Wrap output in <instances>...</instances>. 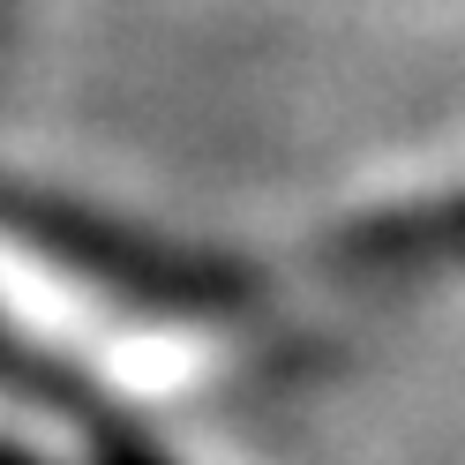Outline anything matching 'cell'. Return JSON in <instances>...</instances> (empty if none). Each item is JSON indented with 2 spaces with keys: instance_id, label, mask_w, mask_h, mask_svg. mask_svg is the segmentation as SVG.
Wrapping results in <instances>:
<instances>
[{
  "instance_id": "cell-1",
  "label": "cell",
  "mask_w": 465,
  "mask_h": 465,
  "mask_svg": "<svg viewBox=\"0 0 465 465\" xmlns=\"http://www.w3.org/2000/svg\"><path fill=\"white\" fill-rule=\"evenodd\" d=\"M263 345V293L248 278L0 188V361L105 413H165L241 383Z\"/></svg>"
},
{
  "instance_id": "cell-2",
  "label": "cell",
  "mask_w": 465,
  "mask_h": 465,
  "mask_svg": "<svg viewBox=\"0 0 465 465\" xmlns=\"http://www.w3.org/2000/svg\"><path fill=\"white\" fill-rule=\"evenodd\" d=\"M338 255L361 271H443L465 263V165L435 173V181L383 195L375 211L338 225Z\"/></svg>"
},
{
  "instance_id": "cell-3",
  "label": "cell",
  "mask_w": 465,
  "mask_h": 465,
  "mask_svg": "<svg viewBox=\"0 0 465 465\" xmlns=\"http://www.w3.org/2000/svg\"><path fill=\"white\" fill-rule=\"evenodd\" d=\"M0 465H53V458L31 450V443H15V435H0Z\"/></svg>"
},
{
  "instance_id": "cell-4",
  "label": "cell",
  "mask_w": 465,
  "mask_h": 465,
  "mask_svg": "<svg viewBox=\"0 0 465 465\" xmlns=\"http://www.w3.org/2000/svg\"><path fill=\"white\" fill-rule=\"evenodd\" d=\"M105 465H143V450H135V443H113V450H105Z\"/></svg>"
},
{
  "instance_id": "cell-5",
  "label": "cell",
  "mask_w": 465,
  "mask_h": 465,
  "mask_svg": "<svg viewBox=\"0 0 465 465\" xmlns=\"http://www.w3.org/2000/svg\"><path fill=\"white\" fill-rule=\"evenodd\" d=\"M135 450H143V443H135ZM143 465H165V458H158V450H143Z\"/></svg>"
}]
</instances>
